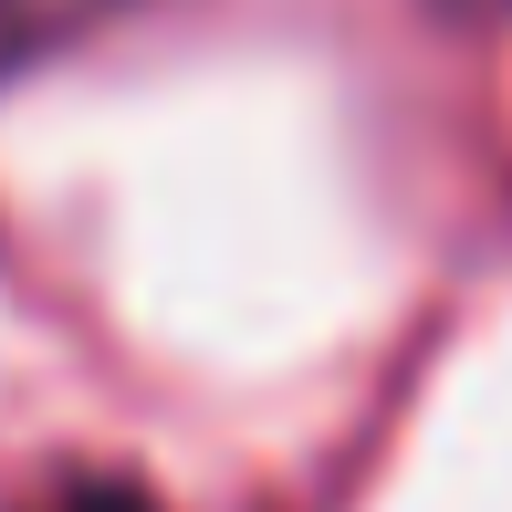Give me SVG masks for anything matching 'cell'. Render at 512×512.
I'll list each match as a JSON object with an SVG mask.
<instances>
[{
    "label": "cell",
    "mask_w": 512,
    "mask_h": 512,
    "mask_svg": "<svg viewBox=\"0 0 512 512\" xmlns=\"http://www.w3.org/2000/svg\"><path fill=\"white\" fill-rule=\"evenodd\" d=\"M32 512H157L136 481H63L53 502H32Z\"/></svg>",
    "instance_id": "cell-2"
},
{
    "label": "cell",
    "mask_w": 512,
    "mask_h": 512,
    "mask_svg": "<svg viewBox=\"0 0 512 512\" xmlns=\"http://www.w3.org/2000/svg\"><path fill=\"white\" fill-rule=\"evenodd\" d=\"M115 11H136V0H0V84L74 53V42H95Z\"/></svg>",
    "instance_id": "cell-1"
}]
</instances>
